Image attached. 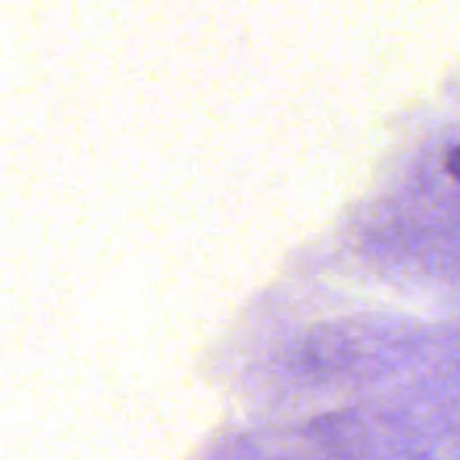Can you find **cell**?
<instances>
[{
    "mask_svg": "<svg viewBox=\"0 0 460 460\" xmlns=\"http://www.w3.org/2000/svg\"><path fill=\"white\" fill-rule=\"evenodd\" d=\"M447 171L452 173V178H456L460 182V144H456V146L452 148V151L447 153Z\"/></svg>",
    "mask_w": 460,
    "mask_h": 460,
    "instance_id": "cell-1",
    "label": "cell"
}]
</instances>
